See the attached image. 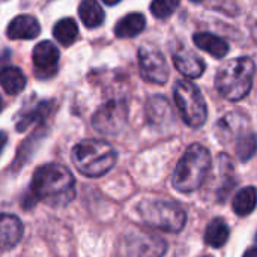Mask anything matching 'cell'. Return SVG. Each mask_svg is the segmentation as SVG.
Listing matches in <instances>:
<instances>
[{"label": "cell", "instance_id": "cell-21", "mask_svg": "<svg viewBox=\"0 0 257 257\" xmlns=\"http://www.w3.org/2000/svg\"><path fill=\"white\" fill-rule=\"evenodd\" d=\"M48 107H50L48 102H41V104L36 105L32 111L23 114V117H21V119L18 120V123H17V130H18V131H24V130L29 128L32 123H35V122L41 120L42 117H45L47 113H48Z\"/></svg>", "mask_w": 257, "mask_h": 257}, {"label": "cell", "instance_id": "cell-23", "mask_svg": "<svg viewBox=\"0 0 257 257\" xmlns=\"http://www.w3.org/2000/svg\"><path fill=\"white\" fill-rule=\"evenodd\" d=\"M181 0H154L151 3V12L155 18H169L179 6Z\"/></svg>", "mask_w": 257, "mask_h": 257}, {"label": "cell", "instance_id": "cell-29", "mask_svg": "<svg viewBox=\"0 0 257 257\" xmlns=\"http://www.w3.org/2000/svg\"><path fill=\"white\" fill-rule=\"evenodd\" d=\"M206 257H211V256H206Z\"/></svg>", "mask_w": 257, "mask_h": 257}, {"label": "cell", "instance_id": "cell-24", "mask_svg": "<svg viewBox=\"0 0 257 257\" xmlns=\"http://www.w3.org/2000/svg\"><path fill=\"white\" fill-rule=\"evenodd\" d=\"M6 142H8V136H6V133L0 131V154L3 152V149H5V146H6Z\"/></svg>", "mask_w": 257, "mask_h": 257}, {"label": "cell", "instance_id": "cell-2", "mask_svg": "<svg viewBox=\"0 0 257 257\" xmlns=\"http://www.w3.org/2000/svg\"><path fill=\"white\" fill-rule=\"evenodd\" d=\"M75 169L87 178H99L108 173L117 160L113 146L104 140L87 139L77 143L71 154Z\"/></svg>", "mask_w": 257, "mask_h": 257}, {"label": "cell", "instance_id": "cell-18", "mask_svg": "<svg viewBox=\"0 0 257 257\" xmlns=\"http://www.w3.org/2000/svg\"><path fill=\"white\" fill-rule=\"evenodd\" d=\"M229 235H230V230H229V226L226 224V221L223 218H215L206 227L205 242L209 247L220 248V247H223L227 242Z\"/></svg>", "mask_w": 257, "mask_h": 257}, {"label": "cell", "instance_id": "cell-15", "mask_svg": "<svg viewBox=\"0 0 257 257\" xmlns=\"http://www.w3.org/2000/svg\"><path fill=\"white\" fill-rule=\"evenodd\" d=\"M145 26H146L145 15L139 12H133L117 21V24L114 26V33L117 38H133L137 36L140 32H143Z\"/></svg>", "mask_w": 257, "mask_h": 257}, {"label": "cell", "instance_id": "cell-25", "mask_svg": "<svg viewBox=\"0 0 257 257\" xmlns=\"http://www.w3.org/2000/svg\"><path fill=\"white\" fill-rule=\"evenodd\" d=\"M242 257H257V248H250V250H247Z\"/></svg>", "mask_w": 257, "mask_h": 257}, {"label": "cell", "instance_id": "cell-8", "mask_svg": "<svg viewBox=\"0 0 257 257\" xmlns=\"http://www.w3.org/2000/svg\"><path fill=\"white\" fill-rule=\"evenodd\" d=\"M139 66L140 74L146 81L155 84H164L169 80V65L164 56L152 48V47H142L139 51Z\"/></svg>", "mask_w": 257, "mask_h": 257}, {"label": "cell", "instance_id": "cell-27", "mask_svg": "<svg viewBox=\"0 0 257 257\" xmlns=\"http://www.w3.org/2000/svg\"><path fill=\"white\" fill-rule=\"evenodd\" d=\"M193 3H200V2H203V0H191Z\"/></svg>", "mask_w": 257, "mask_h": 257}, {"label": "cell", "instance_id": "cell-11", "mask_svg": "<svg viewBox=\"0 0 257 257\" xmlns=\"http://www.w3.org/2000/svg\"><path fill=\"white\" fill-rule=\"evenodd\" d=\"M59 62V50L57 47L50 41L39 42L33 50V65L38 69L36 72L39 77L45 72V77L48 74H54L56 66Z\"/></svg>", "mask_w": 257, "mask_h": 257}, {"label": "cell", "instance_id": "cell-28", "mask_svg": "<svg viewBox=\"0 0 257 257\" xmlns=\"http://www.w3.org/2000/svg\"><path fill=\"white\" fill-rule=\"evenodd\" d=\"M2 105H3V102H2V98H0V110H2Z\"/></svg>", "mask_w": 257, "mask_h": 257}, {"label": "cell", "instance_id": "cell-20", "mask_svg": "<svg viewBox=\"0 0 257 257\" xmlns=\"http://www.w3.org/2000/svg\"><path fill=\"white\" fill-rule=\"evenodd\" d=\"M53 35L59 44H62L63 47H69L71 44L75 42L77 35H78L77 23L72 18H63L56 23L53 29Z\"/></svg>", "mask_w": 257, "mask_h": 257}, {"label": "cell", "instance_id": "cell-1", "mask_svg": "<svg viewBox=\"0 0 257 257\" xmlns=\"http://www.w3.org/2000/svg\"><path fill=\"white\" fill-rule=\"evenodd\" d=\"M75 178L68 167L57 163H50L38 167L32 176L30 190L26 200L45 202L54 206L69 203L75 196Z\"/></svg>", "mask_w": 257, "mask_h": 257}, {"label": "cell", "instance_id": "cell-9", "mask_svg": "<svg viewBox=\"0 0 257 257\" xmlns=\"http://www.w3.org/2000/svg\"><path fill=\"white\" fill-rule=\"evenodd\" d=\"M126 119V107L122 102H107L93 116V128L101 134H116Z\"/></svg>", "mask_w": 257, "mask_h": 257}, {"label": "cell", "instance_id": "cell-3", "mask_svg": "<svg viewBox=\"0 0 257 257\" xmlns=\"http://www.w3.org/2000/svg\"><path fill=\"white\" fill-rule=\"evenodd\" d=\"M211 169V154L202 145H191L179 160L172 184L179 193H193L202 187Z\"/></svg>", "mask_w": 257, "mask_h": 257}, {"label": "cell", "instance_id": "cell-22", "mask_svg": "<svg viewBox=\"0 0 257 257\" xmlns=\"http://www.w3.org/2000/svg\"><path fill=\"white\" fill-rule=\"evenodd\" d=\"M257 151V139L254 134H245L242 136L236 143V152L241 161H248Z\"/></svg>", "mask_w": 257, "mask_h": 257}, {"label": "cell", "instance_id": "cell-26", "mask_svg": "<svg viewBox=\"0 0 257 257\" xmlns=\"http://www.w3.org/2000/svg\"><path fill=\"white\" fill-rule=\"evenodd\" d=\"M105 5H116V3H119L120 0H102Z\"/></svg>", "mask_w": 257, "mask_h": 257}, {"label": "cell", "instance_id": "cell-4", "mask_svg": "<svg viewBox=\"0 0 257 257\" xmlns=\"http://www.w3.org/2000/svg\"><path fill=\"white\" fill-rule=\"evenodd\" d=\"M254 62L250 57H238L226 62L217 72L215 87L221 96L229 101L245 98L253 86Z\"/></svg>", "mask_w": 257, "mask_h": 257}, {"label": "cell", "instance_id": "cell-14", "mask_svg": "<svg viewBox=\"0 0 257 257\" xmlns=\"http://www.w3.org/2000/svg\"><path fill=\"white\" fill-rule=\"evenodd\" d=\"M193 41H194L196 47H199L200 50L206 51L208 54H211L217 59H223L229 53L227 42L217 35H212L208 32H199L193 36Z\"/></svg>", "mask_w": 257, "mask_h": 257}, {"label": "cell", "instance_id": "cell-19", "mask_svg": "<svg viewBox=\"0 0 257 257\" xmlns=\"http://www.w3.org/2000/svg\"><path fill=\"white\" fill-rule=\"evenodd\" d=\"M257 205V190L254 187H245L242 188L235 197H233V211L239 217H245L254 211Z\"/></svg>", "mask_w": 257, "mask_h": 257}, {"label": "cell", "instance_id": "cell-13", "mask_svg": "<svg viewBox=\"0 0 257 257\" xmlns=\"http://www.w3.org/2000/svg\"><path fill=\"white\" fill-rule=\"evenodd\" d=\"M39 23L32 15L15 17L6 29V35L11 39H33L39 35Z\"/></svg>", "mask_w": 257, "mask_h": 257}, {"label": "cell", "instance_id": "cell-16", "mask_svg": "<svg viewBox=\"0 0 257 257\" xmlns=\"http://www.w3.org/2000/svg\"><path fill=\"white\" fill-rule=\"evenodd\" d=\"M0 86L8 95H18L26 87V77L17 66H6L0 71Z\"/></svg>", "mask_w": 257, "mask_h": 257}, {"label": "cell", "instance_id": "cell-12", "mask_svg": "<svg viewBox=\"0 0 257 257\" xmlns=\"http://www.w3.org/2000/svg\"><path fill=\"white\" fill-rule=\"evenodd\" d=\"M173 63L176 69L188 78H199L205 71V62L193 51L184 48L173 54Z\"/></svg>", "mask_w": 257, "mask_h": 257}, {"label": "cell", "instance_id": "cell-17", "mask_svg": "<svg viewBox=\"0 0 257 257\" xmlns=\"http://www.w3.org/2000/svg\"><path fill=\"white\" fill-rule=\"evenodd\" d=\"M78 15L83 24L89 29L99 27L105 17L98 0H83L78 6Z\"/></svg>", "mask_w": 257, "mask_h": 257}, {"label": "cell", "instance_id": "cell-7", "mask_svg": "<svg viewBox=\"0 0 257 257\" xmlns=\"http://www.w3.org/2000/svg\"><path fill=\"white\" fill-rule=\"evenodd\" d=\"M166 248V242L160 236L146 232L130 233L123 242L126 257H163Z\"/></svg>", "mask_w": 257, "mask_h": 257}, {"label": "cell", "instance_id": "cell-10", "mask_svg": "<svg viewBox=\"0 0 257 257\" xmlns=\"http://www.w3.org/2000/svg\"><path fill=\"white\" fill-rule=\"evenodd\" d=\"M24 235V226L17 215L0 214V251L14 248Z\"/></svg>", "mask_w": 257, "mask_h": 257}, {"label": "cell", "instance_id": "cell-6", "mask_svg": "<svg viewBox=\"0 0 257 257\" xmlns=\"http://www.w3.org/2000/svg\"><path fill=\"white\" fill-rule=\"evenodd\" d=\"M175 104L184 119V122L191 128H200L208 119V107L205 98L199 87L190 81L181 80L176 83L175 90Z\"/></svg>", "mask_w": 257, "mask_h": 257}, {"label": "cell", "instance_id": "cell-5", "mask_svg": "<svg viewBox=\"0 0 257 257\" xmlns=\"http://www.w3.org/2000/svg\"><path fill=\"white\" fill-rule=\"evenodd\" d=\"M139 214L148 226L170 233L181 232L187 221L184 209L167 200H143L139 205Z\"/></svg>", "mask_w": 257, "mask_h": 257}]
</instances>
